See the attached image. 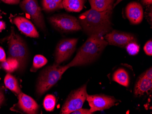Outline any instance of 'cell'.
I'll list each match as a JSON object with an SVG mask.
<instances>
[{
  "label": "cell",
  "mask_w": 152,
  "mask_h": 114,
  "mask_svg": "<svg viewBox=\"0 0 152 114\" xmlns=\"http://www.w3.org/2000/svg\"><path fill=\"white\" fill-rule=\"evenodd\" d=\"M113 10L99 12L91 9L83 13L78 19L83 31L88 36H103L110 32L112 30Z\"/></svg>",
  "instance_id": "1"
},
{
  "label": "cell",
  "mask_w": 152,
  "mask_h": 114,
  "mask_svg": "<svg viewBox=\"0 0 152 114\" xmlns=\"http://www.w3.org/2000/svg\"><path fill=\"white\" fill-rule=\"evenodd\" d=\"M107 45L108 43L102 36L94 35L88 36L74 59L66 65L70 68L91 63L99 57Z\"/></svg>",
  "instance_id": "2"
},
{
  "label": "cell",
  "mask_w": 152,
  "mask_h": 114,
  "mask_svg": "<svg viewBox=\"0 0 152 114\" xmlns=\"http://www.w3.org/2000/svg\"><path fill=\"white\" fill-rule=\"evenodd\" d=\"M68 68H69L67 65L61 66L53 64L43 69L37 79L36 87L37 96L42 97L56 85Z\"/></svg>",
  "instance_id": "3"
},
{
  "label": "cell",
  "mask_w": 152,
  "mask_h": 114,
  "mask_svg": "<svg viewBox=\"0 0 152 114\" xmlns=\"http://www.w3.org/2000/svg\"><path fill=\"white\" fill-rule=\"evenodd\" d=\"M9 57L16 59L19 63V70L23 72L27 64L29 51L24 40L16 33L13 27L7 38Z\"/></svg>",
  "instance_id": "4"
},
{
  "label": "cell",
  "mask_w": 152,
  "mask_h": 114,
  "mask_svg": "<svg viewBox=\"0 0 152 114\" xmlns=\"http://www.w3.org/2000/svg\"><path fill=\"white\" fill-rule=\"evenodd\" d=\"M54 28L61 32L70 33L82 30L78 19L66 14L53 15L48 18Z\"/></svg>",
  "instance_id": "5"
},
{
  "label": "cell",
  "mask_w": 152,
  "mask_h": 114,
  "mask_svg": "<svg viewBox=\"0 0 152 114\" xmlns=\"http://www.w3.org/2000/svg\"><path fill=\"white\" fill-rule=\"evenodd\" d=\"M88 95L87 84L83 85L78 89L72 91L67 97L63 107H61L60 114H71L75 110L82 108Z\"/></svg>",
  "instance_id": "6"
},
{
  "label": "cell",
  "mask_w": 152,
  "mask_h": 114,
  "mask_svg": "<svg viewBox=\"0 0 152 114\" xmlns=\"http://www.w3.org/2000/svg\"><path fill=\"white\" fill-rule=\"evenodd\" d=\"M22 10L28 15L37 28L46 31V26L42 11L37 0H22L20 3Z\"/></svg>",
  "instance_id": "7"
},
{
  "label": "cell",
  "mask_w": 152,
  "mask_h": 114,
  "mask_svg": "<svg viewBox=\"0 0 152 114\" xmlns=\"http://www.w3.org/2000/svg\"><path fill=\"white\" fill-rule=\"evenodd\" d=\"M77 38H66L60 40L56 47L53 64L60 65L70 58L76 49Z\"/></svg>",
  "instance_id": "8"
},
{
  "label": "cell",
  "mask_w": 152,
  "mask_h": 114,
  "mask_svg": "<svg viewBox=\"0 0 152 114\" xmlns=\"http://www.w3.org/2000/svg\"><path fill=\"white\" fill-rule=\"evenodd\" d=\"M92 113L108 109L118 102L115 98L111 96L102 95H88L87 99Z\"/></svg>",
  "instance_id": "9"
},
{
  "label": "cell",
  "mask_w": 152,
  "mask_h": 114,
  "mask_svg": "<svg viewBox=\"0 0 152 114\" xmlns=\"http://www.w3.org/2000/svg\"><path fill=\"white\" fill-rule=\"evenodd\" d=\"M105 40L108 45L117 46L121 48H125L129 43L137 42L135 36L130 33L117 30H112L105 35Z\"/></svg>",
  "instance_id": "10"
},
{
  "label": "cell",
  "mask_w": 152,
  "mask_h": 114,
  "mask_svg": "<svg viewBox=\"0 0 152 114\" xmlns=\"http://www.w3.org/2000/svg\"><path fill=\"white\" fill-rule=\"evenodd\" d=\"M13 21L17 28L25 35L31 38L39 37V33L34 25L26 18L16 17Z\"/></svg>",
  "instance_id": "11"
},
{
  "label": "cell",
  "mask_w": 152,
  "mask_h": 114,
  "mask_svg": "<svg viewBox=\"0 0 152 114\" xmlns=\"http://www.w3.org/2000/svg\"><path fill=\"white\" fill-rule=\"evenodd\" d=\"M18 98L19 108L23 112L28 114L38 113L39 105L31 97L21 92L18 95Z\"/></svg>",
  "instance_id": "12"
},
{
  "label": "cell",
  "mask_w": 152,
  "mask_h": 114,
  "mask_svg": "<svg viewBox=\"0 0 152 114\" xmlns=\"http://www.w3.org/2000/svg\"><path fill=\"white\" fill-rule=\"evenodd\" d=\"M126 15L131 23L139 24L142 22L143 17V11L142 6L140 3L132 2L126 6Z\"/></svg>",
  "instance_id": "13"
},
{
  "label": "cell",
  "mask_w": 152,
  "mask_h": 114,
  "mask_svg": "<svg viewBox=\"0 0 152 114\" xmlns=\"http://www.w3.org/2000/svg\"><path fill=\"white\" fill-rule=\"evenodd\" d=\"M152 80L148 79L142 74L140 76L135 86L134 96L140 97L145 93H148L152 91Z\"/></svg>",
  "instance_id": "14"
},
{
  "label": "cell",
  "mask_w": 152,
  "mask_h": 114,
  "mask_svg": "<svg viewBox=\"0 0 152 114\" xmlns=\"http://www.w3.org/2000/svg\"><path fill=\"white\" fill-rule=\"evenodd\" d=\"M91 9L103 12L113 9V6L116 0H88Z\"/></svg>",
  "instance_id": "15"
},
{
  "label": "cell",
  "mask_w": 152,
  "mask_h": 114,
  "mask_svg": "<svg viewBox=\"0 0 152 114\" xmlns=\"http://www.w3.org/2000/svg\"><path fill=\"white\" fill-rule=\"evenodd\" d=\"M87 0H63V8L70 12H79L83 10Z\"/></svg>",
  "instance_id": "16"
},
{
  "label": "cell",
  "mask_w": 152,
  "mask_h": 114,
  "mask_svg": "<svg viewBox=\"0 0 152 114\" xmlns=\"http://www.w3.org/2000/svg\"><path fill=\"white\" fill-rule=\"evenodd\" d=\"M113 81L124 86L128 87L129 84V77L128 72L120 68L115 71L113 76Z\"/></svg>",
  "instance_id": "17"
},
{
  "label": "cell",
  "mask_w": 152,
  "mask_h": 114,
  "mask_svg": "<svg viewBox=\"0 0 152 114\" xmlns=\"http://www.w3.org/2000/svg\"><path fill=\"white\" fill-rule=\"evenodd\" d=\"M4 84L7 88L18 95L22 91L20 90L18 80L14 76L8 73L4 78Z\"/></svg>",
  "instance_id": "18"
},
{
  "label": "cell",
  "mask_w": 152,
  "mask_h": 114,
  "mask_svg": "<svg viewBox=\"0 0 152 114\" xmlns=\"http://www.w3.org/2000/svg\"><path fill=\"white\" fill-rule=\"evenodd\" d=\"M1 67L4 70L10 73L18 70L19 63L16 59L8 57L5 62H1Z\"/></svg>",
  "instance_id": "19"
},
{
  "label": "cell",
  "mask_w": 152,
  "mask_h": 114,
  "mask_svg": "<svg viewBox=\"0 0 152 114\" xmlns=\"http://www.w3.org/2000/svg\"><path fill=\"white\" fill-rule=\"evenodd\" d=\"M42 6L43 10L48 12L64 8L62 4H58L53 0H42Z\"/></svg>",
  "instance_id": "20"
},
{
  "label": "cell",
  "mask_w": 152,
  "mask_h": 114,
  "mask_svg": "<svg viewBox=\"0 0 152 114\" xmlns=\"http://www.w3.org/2000/svg\"><path fill=\"white\" fill-rule=\"evenodd\" d=\"M48 62L47 58L42 55H36L33 59V64L31 68V71L36 72L39 69L46 65Z\"/></svg>",
  "instance_id": "21"
},
{
  "label": "cell",
  "mask_w": 152,
  "mask_h": 114,
  "mask_svg": "<svg viewBox=\"0 0 152 114\" xmlns=\"http://www.w3.org/2000/svg\"><path fill=\"white\" fill-rule=\"evenodd\" d=\"M56 103V98L53 95H47L43 100V106L46 111H52L53 110Z\"/></svg>",
  "instance_id": "22"
},
{
  "label": "cell",
  "mask_w": 152,
  "mask_h": 114,
  "mask_svg": "<svg viewBox=\"0 0 152 114\" xmlns=\"http://www.w3.org/2000/svg\"><path fill=\"white\" fill-rule=\"evenodd\" d=\"M125 48L130 55L134 56L140 52V46L136 42H132L129 43L125 47Z\"/></svg>",
  "instance_id": "23"
},
{
  "label": "cell",
  "mask_w": 152,
  "mask_h": 114,
  "mask_svg": "<svg viewBox=\"0 0 152 114\" xmlns=\"http://www.w3.org/2000/svg\"><path fill=\"white\" fill-rule=\"evenodd\" d=\"M144 52L148 56L152 55V40H149L146 43L143 47Z\"/></svg>",
  "instance_id": "24"
},
{
  "label": "cell",
  "mask_w": 152,
  "mask_h": 114,
  "mask_svg": "<svg viewBox=\"0 0 152 114\" xmlns=\"http://www.w3.org/2000/svg\"><path fill=\"white\" fill-rule=\"evenodd\" d=\"M71 114H92L93 113L91 112L90 109H79L77 110H75L73 112H72Z\"/></svg>",
  "instance_id": "25"
},
{
  "label": "cell",
  "mask_w": 152,
  "mask_h": 114,
  "mask_svg": "<svg viewBox=\"0 0 152 114\" xmlns=\"http://www.w3.org/2000/svg\"><path fill=\"white\" fill-rule=\"evenodd\" d=\"M6 54L4 49L0 46V62H5L6 60Z\"/></svg>",
  "instance_id": "26"
},
{
  "label": "cell",
  "mask_w": 152,
  "mask_h": 114,
  "mask_svg": "<svg viewBox=\"0 0 152 114\" xmlns=\"http://www.w3.org/2000/svg\"><path fill=\"white\" fill-rule=\"evenodd\" d=\"M142 75L148 79L152 80V68H150L142 74Z\"/></svg>",
  "instance_id": "27"
},
{
  "label": "cell",
  "mask_w": 152,
  "mask_h": 114,
  "mask_svg": "<svg viewBox=\"0 0 152 114\" xmlns=\"http://www.w3.org/2000/svg\"><path fill=\"white\" fill-rule=\"evenodd\" d=\"M6 4L10 5H17L20 2V0H1Z\"/></svg>",
  "instance_id": "28"
},
{
  "label": "cell",
  "mask_w": 152,
  "mask_h": 114,
  "mask_svg": "<svg viewBox=\"0 0 152 114\" xmlns=\"http://www.w3.org/2000/svg\"><path fill=\"white\" fill-rule=\"evenodd\" d=\"M4 99H5V97H4V93L3 91L0 88V107L3 103Z\"/></svg>",
  "instance_id": "29"
},
{
  "label": "cell",
  "mask_w": 152,
  "mask_h": 114,
  "mask_svg": "<svg viewBox=\"0 0 152 114\" xmlns=\"http://www.w3.org/2000/svg\"><path fill=\"white\" fill-rule=\"evenodd\" d=\"M141 2L143 5L149 6L152 4V0H141Z\"/></svg>",
  "instance_id": "30"
},
{
  "label": "cell",
  "mask_w": 152,
  "mask_h": 114,
  "mask_svg": "<svg viewBox=\"0 0 152 114\" xmlns=\"http://www.w3.org/2000/svg\"><path fill=\"white\" fill-rule=\"evenodd\" d=\"M6 28V24L3 21H0V31H2Z\"/></svg>",
  "instance_id": "31"
},
{
  "label": "cell",
  "mask_w": 152,
  "mask_h": 114,
  "mask_svg": "<svg viewBox=\"0 0 152 114\" xmlns=\"http://www.w3.org/2000/svg\"><path fill=\"white\" fill-rule=\"evenodd\" d=\"M123 1V0H116V2H115L114 5H113V8H114L117 5H118L120 2H121V1Z\"/></svg>",
  "instance_id": "32"
},
{
  "label": "cell",
  "mask_w": 152,
  "mask_h": 114,
  "mask_svg": "<svg viewBox=\"0 0 152 114\" xmlns=\"http://www.w3.org/2000/svg\"><path fill=\"white\" fill-rule=\"evenodd\" d=\"M53 1L58 4H62L63 0H53Z\"/></svg>",
  "instance_id": "33"
},
{
  "label": "cell",
  "mask_w": 152,
  "mask_h": 114,
  "mask_svg": "<svg viewBox=\"0 0 152 114\" xmlns=\"http://www.w3.org/2000/svg\"><path fill=\"white\" fill-rule=\"evenodd\" d=\"M0 1H1V0H0Z\"/></svg>",
  "instance_id": "34"
}]
</instances>
